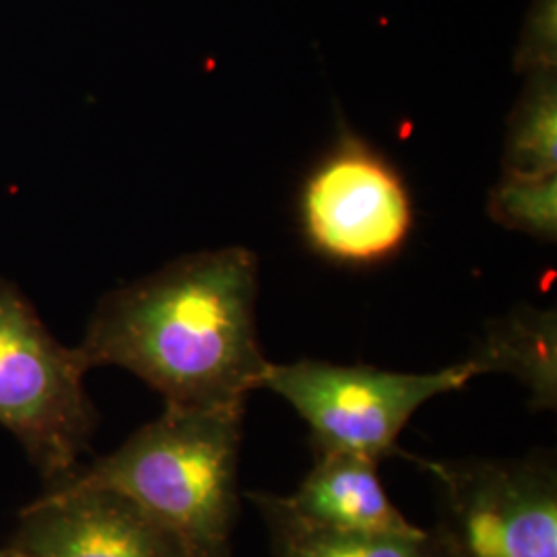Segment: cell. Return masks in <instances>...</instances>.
<instances>
[{
	"label": "cell",
	"mask_w": 557,
	"mask_h": 557,
	"mask_svg": "<svg viewBox=\"0 0 557 557\" xmlns=\"http://www.w3.org/2000/svg\"><path fill=\"white\" fill-rule=\"evenodd\" d=\"M257 296L255 252L232 246L182 257L106 294L77 349L89 370L122 368L168 407L244 409L271 363Z\"/></svg>",
	"instance_id": "1"
},
{
	"label": "cell",
	"mask_w": 557,
	"mask_h": 557,
	"mask_svg": "<svg viewBox=\"0 0 557 557\" xmlns=\"http://www.w3.org/2000/svg\"><path fill=\"white\" fill-rule=\"evenodd\" d=\"M244 409L168 407L62 483L133 499L188 557H232ZM60 485V483H59ZM48 490V487H46Z\"/></svg>",
	"instance_id": "2"
},
{
	"label": "cell",
	"mask_w": 557,
	"mask_h": 557,
	"mask_svg": "<svg viewBox=\"0 0 557 557\" xmlns=\"http://www.w3.org/2000/svg\"><path fill=\"white\" fill-rule=\"evenodd\" d=\"M89 366L40 319L36 306L9 278H0V428L36 467L46 487L79 469L98 430L87 395Z\"/></svg>",
	"instance_id": "3"
},
{
	"label": "cell",
	"mask_w": 557,
	"mask_h": 557,
	"mask_svg": "<svg viewBox=\"0 0 557 557\" xmlns=\"http://www.w3.org/2000/svg\"><path fill=\"white\" fill-rule=\"evenodd\" d=\"M473 379L467 359L428 374L299 359L269 363L260 388L285 398L310 425L314 455L347 453L380 462L403 455L398 436L421 405Z\"/></svg>",
	"instance_id": "4"
},
{
	"label": "cell",
	"mask_w": 557,
	"mask_h": 557,
	"mask_svg": "<svg viewBox=\"0 0 557 557\" xmlns=\"http://www.w3.org/2000/svg\"><path fill=\"white\" fill-rule=\"evenodd\" d=\"M436 483L438 524L448 557H557L554 455L418 460Z\"/></svg>",
	"instance_id": "5"
},
{
	"label": "cell",
	"mask_w": 557,
	"mask_h": 557,
	"mask_svg": "<svg viewBox=\"0 0 557 557\" xmlns=\"http://www.w3.org/2000/svg\"><path fill=\"white\" fill-rule=\"evenodd\" d=\"M298 223L301 238L320 259L368 269L400 255L411 238L416 209L397 165L341 128L335 145L301 182Z\"/></svg>",
	"instance_id": "6"
},
{
	"label": "cell",
	"mask_w": 557,
	"mask_h": 557,
	"mask_svg": "<svg viewBox=\"0 0 557 557\" xmlns=\"http://www.w3.org/2000/svg\"><path fill=\"white\" fill-rule=\"evenodd\" d=\"M2 552L11 557H188L133 499L69 483L48 487L21 510Z\"/></svg>",
	"instance_id": "7"
},
{
	"label": "cell",
	"mask_w": 557,
	"mask_h": 557,
	"mask_svg": "<svg viewBox=\"0 0 557 557\" xmlns=\"http://www.w3.org/2000/svg\"><path fill=\"white\" fill-rule=\"evenodd\" d=\"M299 517L349 533H418L400 515L379 478V462L347 453H319L314 467L285 496Z\"/></svg>",
	"instance_id": "8"
},
{
	"label": "cell",
	"mask_w": 557,
	"mask_h": 557,
	"mask_svg": "<svg viewBox=\"0 0 557 557\" xmlns=\"http://www.w3.org/2000/svg\"><path fill=\"white\" fill-rule=\"evenodd\" d=\"M475 376L510 374L531 393L535 411L557 407L556 310L520 306L487 326L485 337L467 359Z\"/></svg>",
	"instance_id": "9"
},
{
	"label": "cell",
	"mask_w": 557,
	"mask_h": 557,
	"mask_svg": "<svg viewBox=\"0 0 557 557\" xmlns=\"http://www.w3.org/2000/svg\"><path fill=\"white\" fill-rule=\"evenodd\" d=\"M248 499L264 520L275 557H448L434 531L349 533L299 517L285 496L257 492Z\"/></svg>",
	"instance_id": "10"
},
{
	"label": "cell",
	"mask_w": 557,
	"mask_h": 557,
	"mask_svg": "<svg viewBox=\"0 0 557 557\" xmlns=\"http://www.w3.org/2000/svg\"><path fill=\"white\" fill-rule=\"evenodd\" d=\"M504 174H557L556 69L527 75L524 91L508 119Z\"/></svg>",
	"instance_id": "11"
},
{
	"label": "cell",
	"mask_w": 557,
	"mask_h": 557,
	"mask_svg": "<svg viewBox=\"0 0 557 557\" xmlns=\"http://www.w3.org/2000/svg\"><path fill=\"white\" fill-rule=\"evenodd\" d=\"M487 211L492 220L508 230L556 242L557 174H504L490 195Z\"/></svg>",
	"instance_id": "12"
},
{
	"label": "cell",
	"mask_w": 557,
	"mask_h": 557,
	"mask_svg": "<svg viewBox=\"0 0 557 557\" xmlns=\"http://www.w3.org/2000/svg\"><path fill=\"white\" fill-rule=\"evenodd\" d=\"M556 0H535L517 50L515 66L520 73L556 69Z\"/></svg>",
	"instance_id": "13"
},
{
	"label": "cell",
	"mask_w": 557,
	"mask_h": 557,
	"mask_svg": "<svg viewBox=\"0 0 557 557\" xmlns=\"http://www.w3.org/2000/svg\"><path fill=\"white\" fill-rule=\"evenodd\" d=\"M0 557H11V556H7V554H4V552H2V549H0Z\"/></svg>",
	"instance_id": "14"
},
{
	"label": "cell",
	"mask_w": 557,
	"mask_h": 557,
	"mask_svg": "<svg viewBox=\"0 0 557 557\" xmlns=\"http://www.w3.org/2000/svg\"><path fill=\"white\" fill-rule=\"evenodd\" d=\"M7 556H9V554H7Z\"/></svg>",
	"instance_id": "15"
}]
</instances>
